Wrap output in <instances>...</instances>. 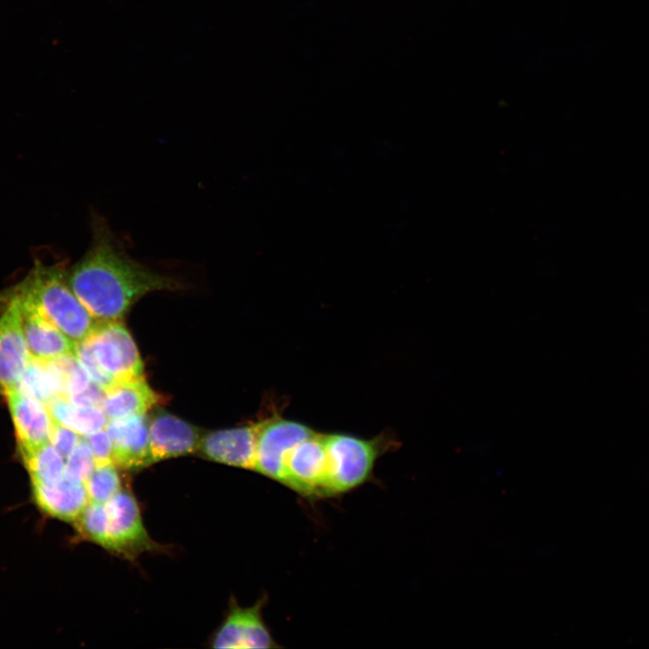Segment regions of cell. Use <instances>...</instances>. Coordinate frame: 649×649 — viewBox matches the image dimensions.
Listing matches in <instances>:
<instances>
[{
    "mask_svg": "<svg viewBox=\"0 0 649 649\" xmlns=\"http://www.w3.org/2000/svg\"><path fill=\"white\" fill-rule=\"evenodd\" d=\"M91 227V243L67 280L96 320H119L143 296L180 287L132 259L102 216L94 214Z\"/></svg>",
    "mask_w": 649,
    "mask_h": 649,
    "instance_id": "cell-1",
    "label": "cell"
},
{
    "mask_svg": "<svg viewBox=\"0 0 649 649\" xmlns=\"http://www.w3.org/2000/svg\"><path fill=\"white\" fill-rule=\"evenodd\" d=\"M12 290L75 343L87 338L97 322L74 294L59 265L37 263Z\"/></svg>",
    "mask_w": 649,
    "mask_h": 649,
    "instance_id": "cell-2",
    "label": "cell"
},
{
    "mask_svg": "<svg viewBox=\"0 0 649 649\" xmlns=\"http://www.w3.org/2000/svg\"><path fill=\"white\" fill-rule=\"evenodd\" d=\"M326 472L324 498L352 490L372 477L377 460L398 447L389 433L370 439L343 433L324 434Z\"/></svg>",
    "mask_w": 649,
    "mask_h": 649,
    "instance_id": "cell-3",
    "label": "cell"
},
{
    "mask_svg": "<svg viewBox=\"0 0 649 649\" xmlns=\"http://www.w3.org/2000/svg\"><path fill=\"white\" fill-rule=\"evenodd\" d=\"M315 431L272 413L258 420L253 471L281 484L285 460L291 449Z\"/></svg>",
    "mask_w": 649,
    "mask_h": 649,
    "instance_id": "cell-4",
    "label": "cell"
},
{
    "mask_svg": "<svg viewBox=\"0 0 649 649\" xmlns=\"http://www.w3.org/2000/svg\"><path fill=\"white\" fill-rule=\"evenodd\" d=\"M85 339L99 365L114 381L143 377V363L136 344L118 320L97 321Z\"/></svg>",
    "mask_w": 649,
    "mask_h": 649,
    "instance_id": "cell-5",
    "label": "cell"
},
{
    "mask_svg": "<svg viewBox=\"0 0 649 649\" xmlns=\"http://www.w3.org/2000/svg\"><path fill=\"white\" fill-rule=\"evenodd\" d=\"M106 544L105 549L133 559L158 545L149 536L138 503L130 490L122 489L105 503Z\"/></svg>",
    "mask_w": 649,
    "mask_h": 649,
    "instance_id": "cell-6",
    "label": "cell"
},
{
    "mask_svg": "<svg viewBox=\"0 0 649 649\" xmlns=\"http://www.w3.org/2000/svg\"><path fill=\"white\" fill-rule=\"evenodd\" d=\"M267 600L264 595L254 605L246 608L233 600L223 624L212 639V646L219 649L279 648L262 617Z\"/></svg>",
    "mask_w": 649,
    "mask_h": 649,
    "instance_id": "cell-7",
    "label": "cell"
},
{
    "mask_svg": "<svg viewBox=\"0 0 649 649\" xmlns=\"http://www.w3.org/2000/svg\"><path fill=\"white\" fill-rule=\"evenodd\" d=\"M324 434L315 431L294 446L285 460L281 484L305 498H324L326 472Z\"/></svg>",
    "mask_w": 649,
    "mask_h": 649,
    "instance_id": "cell-8",
    "label": "cell"
},
{
    "mask_svg": "<svg viewBox=\"0 0 649 649\" xmlns=\"http://www.w3.org/2000/svg\"><path fill=\"white\" fill-rule=\"evenodd\" d=\"M8 297V306L0 318V393L4 396L16 389L32 360L18 304L14 298Z\"/></svg>",
    "mask_w": 649,
    "mask_h": 649,
    "instance_id": "cell-9",
    "label": "cell"
},
{
    "mask_svg": "<svg viewBox=\"0 0 649 649\" xmlns=\"http://www.w3.org/2000/svg\"><path fill=\"white\" fill-rule=\"evenodd\" d=\"M257 433L258 421L210 432L201 436L197 452L208 460L253 471Z\"/></svg>",
    "mask_w": 649,
    "mask_h": 649,
    "instance_id": "cell-10",
    "label": "cell"
},
{
    "mask_svg": "<svg viewBox=\"0 0 649 649\" xmlns=\"http://www.w3.org/2000/svg\"><path fill=\"white\" fill-rule=\"evenodd\" d=\"M18 304L23 333L32 359L51 361L74 354L75 343L12 289L6 293Z\"/></svg>",
    "mask_w": 649,
    "mask_h": 649,
    "instance_id": "cell-11",
    "label": "cell"
},
{
    "mask_svg": "<svg viewBox=\"0 0 649 649\" xmlns=\"http://www.w3.org/2000/svg\"><path fill=\"white\" fill-rule=\"evenodd\" d=\"M105 429L113 443L114 463L124 470H139L153 463L149 419L145 415L110 420Z\"/></svg>",
    "mask_w": 649,
    "mask_h": 649,
    "instance_id": "cell-12",
    "label": "cell"
},
{
    "mask_svg": "<svg viewBox=\"0 0 649 649\" xmlns=\"http://www.w3.org/2000/svg\"><path fill=\"white\" fill-rule=\"evenodd\" d=\"M5 397L20 453L33 451L50 443L54 420L48 407L17 389Z\"/></svg>",
    "mask_w": 649,
    "mask_h": 649,
    "instance_id": "cell-13",
    "label": "cell"
},
{
    "mask_svg": "<svg viewBox=\"0 0 649 649\" xmlns=\"http://www.w3.org/2000/svg\"><path fill=\"white\" fill-rule=\"evenodd\" d=\"M153 462L197 452L201 433L196 426L165 411L149 420Z\"/></svg>",
    "mask_w": 649,
    "mask_h": 649,
    "instance_id": "cell-14",
    "label": "cell"
},
{
    "mask_svg": "<svg viewBox=\"0 0 649 649\" xmlns=\"http://www.w3.org/2000/svg\"><path fill=\"white\" fill-rule=\"evenodd\" d=\"M159 401L158 394L141 377L115 381L105 388L101 408L110 421L145 415Z\"/></svg>",
    "mask_w": 649,
    "mask_h": 649,
    "instance_id": "cell-15",
    "label": "cell"
},
{
    "mask_svg": "<svg viewBox=\"0 0 649 649\" xmlns=\"http://www.w3.org/2000/svg\"><path fill=\"white\" fill-rule=\"evenodd\" d=\"M33 498L46 514L75 522L89 502L85 484L67 479L56 483H32Z\"/></svg>",
    "mask_w": 649,
    "mask_h": 649,
    "instance_id": "cell-16",
    "label": "cell"
},
{
    "mask_svg": "<svg viewBox=\"0 0 649 649\" xmlns=\"http://www.w3.org/2000/svg\"><path fill=\"white\" fill-rule=\"evenodd\" d=\"M47 406L55 422L69 427L82 436L105 428L108 423L100 407H78L65 396L56 398Z\"/></svg>",
    "mask_w": 649,
    "mask_h": 649,
    "instance_id": "cell-17",
    "label": "cell"
},
{
    "mask_svg": "<svg viewBox=\"0 0 649 649\" xmlns=\"http://www.w3.org/2000/svg\"><path fill=\"white\" fill-rule=\"evenodd\" d=\"M16 389L45 405L63 396L59 380L48 361L32 359Z\"/></svg>",
    "mask_w": 649,
    "mask_h": 649,
    "instance_id": "cell-18",
    "label": "cell"
},
{
    "mask_svg": "<svg viewBox=\"0 0 649 649\" xmlns=\"http://www.w3.org/2000/svg\"><path fill=\"white\" fill-rule=\"evenodd\" d=\"M21 455L32 483H56L64 479L65 459L50 443Z\"/></svg>",
    "mask_w": 649,
    "mask_h": 649,
    "instance_id": "cell-19",
    "label": "cell"
},
{
    "mask_svg": "<svg viewBox=\"0 0 649 649\" xmlns=\"http://www.w3.org/2000/svg\"><path fill=\"white\" fill-rule=\"evenodd\" d=\"M89 501L105 503L122 488V480L114 462L96 464L85 482Z\"/></svg>",
    "mask_w": 649,
    "mask_h": 649,
    "instance_id": "cell-20",
    "label": "cell"
},
{
    "mask_svg": "<svg viewBox=\"0 0 649 649\" xmlns=\"http://www.w3.org/2000/svg\"><path fill=\"white\" fill-rule=\"evenodd\" d=\"M58 377L63 396L69 397L85 389L91 379L74 354L47 361Z\"/></svg>",
    "mask_w": 649,
    "mask_h": 649,
    "instance_id": "cell-21",
    "label": "cell"
},
{
    "mask_svg": "<svg viewBox=\"0 0 649 649\" xmlns=\"http://www.w3.org/2000/svg\"><path fill=\"white\" fill-rule=\"evenodd\" d=\"M74 523L81 535L105 548L106 544L105 503L89 501Z\"/></svg>",
    "mask_w": 649,
    "mask_h": 649,
    "instance_id": "cell-22",
    "label": "cell"
},
{
    "mask_svg": "<svg viewBox=\"0 0 649 649\" xmlns=\"http://www.w3.org/2000/svg\"><path fill=\"white\" fill-rule=\"evenodd\" d=\"M96 467L94 454L82 436L81 441L65 460L64 478L85 484Z\"/></svg>",
    "mask_w": 649,
    "mask_h": 649,
    "instance_id": "cell-23",
    "label": "cell"
},
{
    "mask_svg": "<svg viewBox=\"0 0 649 649\" xmlns=\"http://www.w3.org/2000/svg\"><path fill=\"white\" fill-rule=\"evenodd\" d=\"M74 355L90 379L104 389L115 382L99 365L86 339L75 343Z\"/></svg>",
    "mask_w": 649,
    "mask_h": 649,
    "instance_id": "cell-24",
    "label": "cell"
},
{
    "mask_svg": "<svg viewBox=\"0 0 649 649\" xmlns=\"http://www.w3.org/2000/svg\"><path fill=\"white\" fill-rule=\"evenodd\" d=\"M82 435L54 421L50 443L66 460L81 441Z\"/></svg>",
    "mask_w": 649,
    "mask_h": 649,
    "instance_id": "cell-25",
    "label": "cell"
},
{
    "mask_svg": "<svg viewBox=\"0 0 649 649\" xmlns=\"http://www.w3.org/2000/svg\"><path fill=\"white\" fill-rule=\"evenodd\" d=\"M83 438L94 454L96 464L114 462L113 443L105 428Z\"/></svg>",
    "mask_w": 649,
    "mask_h": 649,
    "instance_id": "cell-26",
    "label": "cell"
},
{
    "mask_svg": "<svg viewBox=\"0 0 649 649\" xmlns=\"http://www.w3.org/2000/svg\"><path fill=\"white\" fill-rule=\"evenodd\" d=\"M105 389L91 380L82 391L69 396L68 398L78 407H100L104 398Z\"/></svg>",
    "mask_w": 649,
    "mask_h": 649,
    "instance_id": "cell-27",
    "label": "cell"
}]
</instances>
